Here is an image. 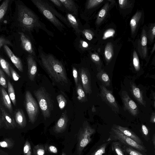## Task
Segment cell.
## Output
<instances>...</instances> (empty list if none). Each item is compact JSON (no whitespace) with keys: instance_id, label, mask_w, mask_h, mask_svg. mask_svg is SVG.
<instances>
[{"instance_id":"obj_1","label":"cell","mask_w":155,"mask_h":155,"mask_svg":"<svg viewBox=\"0 0 155 155\" xmlns=\"http://www.w3.org/2000/svg\"><path fill=\"white\" fill-rule=\"evenodd\" d=\"M37 61L51 79L54 84L64 86L69 83L65 68L53 55L47 53L39 46Z\"/></svg>"},{"instance_id":"obj_2","label":"cell","mask_w":155,"mask_h":155,"mask_svg":"<svg viewBox=\"0 0 155 155\" xmlns=\"http://www.w3.org/2000/svg\"><path fill=\"white\" fill-rule=\"evenodd\" d=\"M18 20L21 26L26 31L30 32L40 29L45 31L49 35L53 34L46 28L45 25L40 20L35 13L26 6L21 5L18 6Z\"/></svg>"},{"instance_id":"obj_3","label":"cell","mask_w":155,"mask_h":155,"mask_svg":"<svg viewBox=\"0 0 155 155\" xmlns=\"http://www.w3.org/2000/svg\"><path fill=\"white\" fill-rule=\"evenodd\" d=\"M34 94L44 119L49 117L53 108V103L49 94L43 87L35 91Z\"/></svg>"},{"instance_id":"obj_4","label":"cell","mask_w":155,"mask_h":155,"mask_svg":"<svg viewBox=\"0 0 155 155\" xmlns=\"http://www.w3.org/2000/svg\"><path fill=\"white\" fill-rule=\"evenodd\" d=\"M31 1L40 13L58 30L63 32L66 29L64 25L48 7L45 0H31Z\"/></svg>"},{"instance_id":"obj_5","label":"cell","mask_w":155,"mask_h":155,"mask_svg":"<svg viewBox=\"0 0 155 155\" xmlns=\"http://www.w3.org/2000/svg\"><path fill=\"white\" fill-rule=\"evenodd\" d=\"M24 105L29 121L34 124L36 120L38 113V105L30 92L26 91L24 100Z\"/></svg>"},{"instance_id":"obj_6","label":"cell","mask_w":155,"mask_h":155,"mask_svg":"<svg viewBox=\"0 0 155 155\" xmlns=\"http://www.w3.org/2000/svg\"><path fill=\"white\" fill-rule=\"evenodd\" d=\"M95 129L88 124L84 125L80 130L78 136L77 151L79 155L83 149L91 140V136L95 132Z\"/></svg>"},{"instance_id":"obj_7","label":"cell","mask_w":155,"mask_h":155,"mask_svg":"<svg viewBox=\"0 0 155 155\" xmlns=\"http://www.w3.org/2000/svg\"><path fill=\"white\" fill-rule=\"evenodd\" d=\"M112 130L114 134V137L115 139L137 150L144 152L147 151L146 148L143 146L138 143L113 126L112 128Z\"/></svg>"},{"instance_id":"obj_8","label":"cell","mask_w":155,"mask_h":155,"mask_svg":"<svg viewBox=\"0 0 155 155\" xmlns=\"http://www.w3.org/2000/svg\"><path fill=\"white\" fill-rule=\"evenodd\" d=\"M100 96L101 99L114 112L118 113L119 107L112 91L108 90L103 85H100Z\"/></svg>"},{"instance_id":"obj_9","label":"cell","mask_w":155,"mask_h":155,"mask_svg":"<svg viewBox=\"0 0 155 155\" xmlns=\"http://www.w3.org/2000/svg\"><path fill=\"white\" fill-rule=\"evenodd\" d=\"M121 99L124 110L127 111L133 116H137L139 113L138 107L130 97L127 91H124L122 92Z\"/></svg>"},{"instance_id":"obj_10","label":"cell","mask_w":155,"mask_h":155,"mask_svg":"<svg viewBox=\"0 0 155 155\" xmlns=\"http://www.w3.org/2000/svg\"><path fill=\"white\" fill-rule=\"evenodd\" d=\"M79 73L82 87L85 93L90 94L92 93L90 74L86 68L81 67L79 69Z\"/></svg>"},{"instance_id":"obj_11","label":"cell","mask_w":155,"mask_h":155,"mask_svg":"<svg viewBox=\"0 0 155 155\" xmlns=\"http://www.w3.org/2000/svg\"><path fill=\"white\" fill-rule=\"evenodd\" d=\"M20 35L21 44L22 48L28 54L33 56L36 61H37V56L36 55V53L35 49L34 48L33 44L28 37L23 32H19Z\"/></svg>"},{"instance_id":"obj_12","label":"cell","mask_w":155,"mask_h":155,"mask_svg":"<svg viewBox=\"0 0 155 155\" xmlns=\"http://www.w3.org/2000/svg\"><path fill=\"white\" fill-rule=\"evenodd\" d=\"M65 17L71 27L73 28L77 37H81L82 28L81 26L80 20L77 17L67 11Z\"/></svg>"},{"instance_id":"obj_13","label":"cell","mask_w":155,"mask_h":155,"mask_svg":"<svg viewBox=\"0 0 155 155\" xmlns=\"http://www.w3.org/2000/svg\"><path fill=\"white\" fill-rule=\"evenodd\" d=\"M27 61L28 78L31 81H33L37 71L36 60L32 55L28 54L27 57Z\"/></svg>"},{"instance_id":"obj_14","label":"cell","mask_w":155,"mask_h":155,"mask_svg":"<svg viewBox=\"0 0 155 155\" xmlns=\"http://www.w3.org/2000/svg\"><path fill=\"white\" fill-rule=\"evenodd\" d=\"M1 111L2 120L7 129H13L16 126V124L13 117L8 113L2 105L0 104Z\"/></svg>"},{"instance_id":"obj_15","label":"cell","mask_w":155,"mask_h":155,"mask_svg":"<svg viewBox=\"0 0 155 155\" xmlns=\"http://www.w3.org/2000/svg\"><path fill=\"white\" fill-rule=\"evenodd\" d=\"M3 47L5 51L14 65L20 71L23 72V65L20 59L14 54L7 45H4Z\"/></svg>"},{"instance_id":"obj_16","label":"cell","mask_w":155,"mask_h":155,"mask_svg":"<svg viewBox=\"0 0 155 155\" xmlns=\"http://www.w3.org/2000/svg\"><path fill=\"white\" fill-rule=\"evenodd\" d=\"M130 91L133 96L140 105L145 107L146 102L140 88L133 82H130Z\"/></svg>"},{"instance_id":"obj_17","label":"cell","mask_w":155,"mask_h":155,"mask_svg":"<svg viewBox=\"0 0 155 155\" xmlns=\"http://www.w3.org/2000/svg\"><path fill=\"white\" fill-rule=\"evenodd\" d=\"M68 120V116L65 111L56 123L54 128V131L58 133L64 131L67 127Z\"/></svg>"},{"instance_id":"obj_18","label":"cell","mask_w":155,"mask_h":155,"mask_svg":"<svg viewBox=\"0 0 155 155\" xmlns=\"http://www.w3.org/2000/svg\"><path fill=\"white\" fill-rule=\"evenodd\" d=\"M66 10L76 17H78V8L72 0H60Z\"/></svg>"},{"instance_id":"obj_19","label":"cell","mask_w":155,"mask_h":155,"mask_svg":"<svg viewBox=\"0 0 155 155\" xmlns=\"http://www.w3.org/2000/svg\"><path fill=\"white\" fill-rule=\"evenodd\" d=\"M113 127L138 143L143 145V142L141 139L134 133L128 128L115 125H114Z\"/></svg>"},{"instance_id":"obj_20","label":"cell","mask_w":155,"mask_h":155,"mask_svg":"<svg viewBox=\"0 0 155 155\" xmlns=\"http://www.w3.org/2000/svg\"><path fill=\"white\" fill-rule=\"evenodd\" d=\"M14 116L16 124L21 128L25 127L27 124L26 120L22 109H18L16 110L14 112Z\"/></svg>"},{"instance_id":"obj_21","label":"cell","mask_w":155,"mask_h":155,"mask_svg":"<svg viewBox=\"0 0 155 155\" xmlns=\"http://www.w3.org/2000/svg\"><path fill=\"white\" fill-rule=\"evenodd\" d=\"M0 89L2 99L3 103L9 112L12 114L13 111V108L11 101L8 93L4 88L0 87Z\"/></svg>"},{"instance_id":"obj_22","label":"cell","mask_w":155,"mask_h":155,"mask_svg":"<svg viewBox=\"0 0 155 155\" xmlns=\"http://www.w3.org/2000/svg\"><path fill=\"white\" fill-rule=\"evenodd\" d=\"M74 45L76 49L81 53L88 49L89 47L88 43L81 37H77L74 41Z\"/></svg>"},{"instance_id":"obj_23","label":"cell","mask_w":155,"mask_h":155,"mask_svg":"<svg viewBox=\"0 0 155 155\" xmlns=\"http://www.w3.org/2000/svg\"><path fill=\"white\" fill-rule=\"evenodd\" d=\"M45 3L48 7L55 16L61 21L65 24L67 27L70 28L71 26L68 22L67 19L65 17H64L61 14L58 12L56 9L52 6L51 2L49 0H45Z\"/></svg>"},{"instance_id":"obj_24","label":"cell","mask_w":155,"mask_h":155,"mask_svg":"<svg viewBox=\"0 0 155 155\" xmlns=\"http://www.w3.org/2000/svg\"><path fill=\"white\" fill-rule=\"evenodd\" d=\"M97 77L101 82L104 86L109 87L110 84V80L107 74L103 70H101L97 73Z\"/></svg>"},{"instance_id":"obj_25","label":"cell","mask_w":155,"mask_h":155,"mask_svg":"<svg viewBox=\"0 0 155 155\" xmlns=\"http://www.w3.org/2000/svg\"><path fill=\"white\" fill-rule=\"evenodd\" d=\"M142 12L140 11L137 12L131 18L130 22L132 34L135 33L138 22L141 18Z\"/></svg>"},{"instance_id":"obj_26","label":"cell","mask_w":155,"mask_h":155,"mask_svg":"<svg viewBox=\"0 0 155 155\" xmlns=\"http://www.w3.org/2000/svg\"><path fill=\"white\" fill-rule=\"evenodd\" d=\"M108 3H106L98 13L97 16L96 23L97 24H100L103 21L106 15L109 8Z\"/></svg>"},{"instance_id":"obj_27","label":"cell","mask_w":155,"mask_h":155,"mask_svg":"<svg viewBox=\"0 0 155 155\" xmlns=\"http://www.w3.org/2000/svg\"><path fill=\"white\" fill-rule=\"evenodd\" d=\"M78 99L81 102H85L87 101V99L82 86L79 83L76 86Z\"/></svg>"},{"instance_id":"obj_28","label":"cell","mask_w":155,"mask_h":155,"mask_svg":"<svg viewBox=\"0 0 155 155\" xmlns=\"http://www.w3.org/2000/svg\"><path fill=\"white\" fill-rule=\"evenodd\" d=\"M7 89L8 94L11 101L14 106H15L16 102L15 90L12 85L8 80H7Z\"/></svg>"},{"instance_id":"obj_29","label":"cell","mask_w":155,"mask_h":155,"mask_svg":"<svg viewBox=\"0 0 155 155\" xmlns=\"http://www.w3.org/2000/svg\"><path fill=\"white\" fill-rule=\"evenodd\" d=\"M113 54V49L112 44L108 43L106 45L104 50V55L107 61H110L111 59Z\"/></svg>"},{"instance_id":"obj_30","label":"cell","mask_w":155,"mask_h":155,"mask_svg":"<svg viewBox=\"0 0 155 155\" xmlns=\"http://www.w3.org/2000/svg\"><path fill=\"white\" fill-rule=\"evenodd\" d=\"M10 64L3 57L0 56V66L2 70L10 78H12L9 70Z\"/></svg>"},{"instance_id":"obj_31","label":"cell","mask_w":155,"mask_h":155,"mask_svg":"<svg viewBox=\"0 0 155 155\" xmlns=\"http://www.w3.org/2000/svg\"><path fill=\"white\" fill-rule=\"evenodd\" d=\"M9 2V0H4L0 6V21L3 18L6 13Z\"/></svg>"},{"instance_id":"obj_32","label":"cell","mask_w":155,"mask_h":155,"mask_svg":"<svg viewBox=\"0 0 155 155\" xmlns=\"http://www.w3.org/2000/svg\"><path fill=\"white\" fill-rule=\"evenodd\" d=\"M147 39L146 32L144 30L142 32L141 38V45L142 46V49L143 51V56H145L147 54Z\"/></svg>"},{"instance_id":"obj_33","label":"cell","mask_w":155,"mask_h":155,"mask_svg":"<svg viewBox=\"0 0 155 155\" xmlns=\"http://www.w3.org/2000/svg\"><path fill=\"white\" fill-rule=\"evenodd\" d=\"M112 148L117 155H125L120 144L118 142H113L112 144Z\"/></svg>"},{"instance_id":"obj_34","label":"cell","mask_w":155,"mask_h":155,"mask_svg":"<svg viewBox=\"0 0 155 155\" xmlns=\"http://www.w3.org/2000/svg\"><path fill=\"white\" fill-rule=\"evenodd\" d=\"M57 100L60 108L61 110L63 109L67 104L66 98L63 95L61 94L57 96Z\"/></svg>"},{"instance_id":"obj_35","label":"cell","mask_w":155,"mask_h":155,"mask_svg":"<svg viewBox=\"0 0 155 155\" xmlns=\"http://www.w3.org/2000/svg\"><path fill=\"white\" fill-rule=\"evenodd\" d=\"M133 63L134 66L136 71H138L140 69L139 58L136 51H134L133 53Z\"/></svg>"},{"instance_id":"obj_36","label":"cell","mask_w":155,"mask_h":155,"mask_svg":"<svg viewBox=\"0 0 155 155\" xmlns=\"http://www.w3.org/2000/svg\"><path fill=\"white\" fill-rule=\"evenodd\" d=\"M104 1L103 0H90L87 1L86 4V8L89 9L98 5Z\"/></svg>"},{"instance_id":"obj_37","label":"cell","mask_w":155,"mask_h":155,"mask_svg":"<svg viewBox=\"0 0 155 155\" xmlns=\"http://www.w3.org/2000/svg\"><path fill=\"white\" fill-rule=\"evenodd\" d=\"M0 86L5 89L7 88V81L4 71L0 68Z\"/></svg>"},{"instance_id":"obj_38","label":"cell","mask_w":155,"mask_h":155,"mask_svg":"<svg viewBox=\"0 0 155 155\" xmlns=\"http://www.w3.org/2000/svg\"><path fill=\"white\" fill-rule=\"evenodd\" d=\"M84 36L89 41L91 40L93 38V34L92 32L90 30L82 28L81 31V35Z\"/></svg>"},{"instance_id":"obj_39","label":"cell","mask_w":155,"mask_h":155,"mask_svg":"<svg viewBox=\"0 0 155 155\" xmlns=\"http://www.w3.org/2000/svg\"><path fill=\"white\" fill-rule=\"evenodd\" d=\"M107 143L103 144L96 150L91 155H102L105 152Z\"/></svg>"},{"instance_id":"obj_40","label":"cell","mask_w":155,"mask_h":155,"mask_svg":"<svg viewBox=\"0 0 155 155\" xmlns=\"http://www.w3.org/2000/svg\"><path fill=\"white\" fill-rule=\"evenodd\" d=\"M34 155H45V150L43 147L41 145H37L33 149Z\"/></svg>"},{"instance_id":"obj_41","label":"cell","mask_w":155,"mask_h":155,"mask_svg":"<svg viewBox=\"0 0 155 155\" xmlns=\"http://www.w3.org/2000/svg\"><path fill=\"white\" fill-rule=\"evenodd\" d=\"M23 152L25 155H31V146L28 140L26 141L24 145Z\"/></svg>"},{"instance_id":"obj_42","label":"cell","mask_w":155,"mask_h":155,"mask_svg":"<svg viewBox=\"0 0 155 155\" xmlns=\"http://www.w3.org/2000/svg\"><path fill=\"white\" fill-rule=\"evenodd\" d=\"M124 148L125 151L129 155H143L137 150L130 147L125 146Z\"/></svg>"},{"instance_id":"obj_43","label":"cell","mask_w":155,"mask_h":155,"mask_svg":"<svg viewBox=\"0 0 155 155\" xmlns=\"http://www.w3.org/2000/svg\"><path fill=\"white\" fill-rule=\"evenodd\" d=\"M9 70L11 77L15 81H17L20 78V76L13 68L11 65L9 66Z\"/></svg>"},{"instance_id":"obj_44","label":"cell","mask_w":155,"mask_h":155,"mask_svg":"<svg viewBox=\"0 0 155 155\" xmlns=\"http://www.w3.org/2000/svg\"><path fill=\"white\" fill-rule=\"evenodd\" d=\"M72 74L74 78L76 86H77L79 83L80 79L78 76L77 69L74 66L72 67Z\"/></svg>"},{"instance_id":"obj_45","label":"cell","mask_w":155,"mask_h":155,"mask_svg":"<svg viewBox=\"0 0 155 155\" xmlns=\"http://www.w3.org/2000/svg\"><path fill=\"white\" fill-rule=\"evenodd\" d=\"M49 1L58 8L59 9H61L63 11H64L65 9L62 3L60 0H49Z\"/></svg>"},{"instance_id":"obj_46","label":"cell","mask_w":155,"mask_h":155,"mask_svg":"<svg viewBox=\"0 0 155 155\" xmlns=\"http://www.w3.org/2000/svg\"><path fill=\"white\" fill-rule=\"evenodd\" d=\"M5 45H12L11 42L8 39L2 36L0 37V49Z\"/></svg>"},{"instance_id":"obj_47","label":"cell","mask_w":155,"mask_h":155,"mask_svg":"<svg viewBox=\"0 0 155 155\" xmlns=\"http://www.w3.org/2000/svg\"><path fill=\"white\" fill-rule=\"evenodd\" d=\"M12 146V143L9 140H6L0 141V147L3 148H8Z\"/></svg>"},{"instance_id":"obj_48","label":"cell","mask_w":155,"mask_h":155,"mask_svg":"<svg viewBox=\"0 0 155 155\" xmlns=\"http://www.w3.org/2000/svg\"><path fill=\"white\" fill-rule=\"evenodd\" d=\"M115 33V31L113 29H110L107 30L104 33L103 39H105L109 37L113 36Z\"/></svg>"},{"instance_id":"obj_49","label":"cell","mask_w":155,"mask_h":155,"mask_svg":"<svg viewBox=\"0 0 155 155\" xmlns=\"http://www.w3.org/2000/svg\"><path fill=\"white\" fill-rule=\"evenodd\" d=\"M141 130L144 137L147 138V139L149 138V130L146 126L142 124L141 126Z\"/></svg>"},{"instance_id":"obj_50","label":"cell","mask_w":155,"mask_h":155,"mask_svg":"<svg viewBox=\"0 0 155 155\" xmlns=\"http://www.w3.org/2000/svg\"><path fill=\"white\" fill-rule=\"evenodd\" d=\"M149 38L150 40L153 41L155 35V26L154 25L153 26L151 29H150L149 33Z\"/></svg>"},{"instance_id":"obj_51","label":"cell","mask_w":155,"mask_h":155,"mask_svg":"<svg viewBox=\"0 0 155 155\" xmlns=\"http://www.w3.org/2000/svg\"><path fill=\"white\" fill-rule=\"evenodd\" d=\"M128 1L125 0H119L118 1L120 6L121 8H124L127 6Z\"/></svg>"},{"instance_id":"obj_52","label":"cell","mask_w":155,"mask_h":155,"mask_svg":"<svg viewBox=\"0 0 155 155\" xmlns=\"http://www.w3.org/2000/svg\"><path fill=\"white\" fill-rule=\"evenodd\" d=\"M91 59L95 62H98L100 61V59L98 55L95 54H92L91 55Z\"/></svg>"},{"instance_id":"obj_53","label":"cell","mask_w":155,"mask_h":155,"mask_svg":"<svg viewBox=\"0 0 155 155\" xmlns=\"http://www.w3.org/2000/svg\"><path fill=\"white\" fill-rule=\"evenodd\" d=\"M49 150L51 152L54 153H56L58 152V150L56 147L52 145L49 147Z\"/></svg>"},{"instance_id":"obj_54","label":"cell","mask_w":155,"mask_h":155,"mask_svg":"<svg viewBox=\"0 0 155 155\" xmlns=\"http://www.w3.org/2000/svg\"><path fill=\"white\" fill-rule=\"evenodd\" d=\"M150 122L154 124L155 123V113L154 112H153L152 113L150 119Z\"/></svg>"},{"instance_id":"obj_55","label":"cell","mask_w":155,"mask_h":155,"mask_svg":"<svg viewBox=\"0 0 155 155\" xmlns=\"http://www.w3.org/2000/svg\"><path fill=\"white\" fill-rule=\"evenodd\" d=\"M3 123L2 120V115L1 110L0 108V125L1 126Z\"/></svg>"},{"instance_id":"obj_56","label":"cell","mask_w":155,"mask_h":155,"mask_svg":"<svg viewBox=\"0 0 155 155\" xmlns=\"http://www.w3.org/2000/svg\"><path fill=\"white\" fill-rule=\"evenodd\" d=\"M152 142L153 144L154 147L155 145V136L154 134H153V137L152 138Z\"/></svg>"},{"instance_id":"obj_57","label":"cell","mask_w":155,"mask_h":155,"mask_svg":"<svg viewBox=\"0 0 155 155\" xmlns=\"http://www.w3.org/2000/svg\"><path fill=\"white\" fill-rule=\"evenodd\" d=\"M92 111L93 112H95L96 111V108L94 106H93L92 107Z\"/></svg>"},{"instance_id":"obj_58","label":"cell","mask_w":155,"mask_h":155,"mask_svg":"<svg viewBox=\"0 0 155 155\" xmlns=\"http://www.w3.org/2000/svg\"><path fill=\"white\" fill-rule=\"evenodd\" d=\"M61 155H66L63 152Z\"/></svg>"},{"instance_id":"obj_59","label":"cell","mask_w":155,"mask_h":155,"mask_svg":"<svg viewBox=\"0 0 155 155\" xmlns=\"http://www.w3.org/2000/svg\"><path fill=\"white\" fill-rule=\"evenodd\" d=\"M1 1V0H0V1Z\"/></svg>"}]
</instances>
